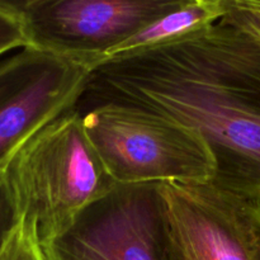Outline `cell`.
<instances>
[{"label":"cell","mask_w":260,"mask_h":260,"mask_svg":"<svg viewBox=\"0 0 260 260\" xmlns=\"http://www.w3.org/2000/svg\"><path fill=\"white\" fill-rule=\"evenodd\" d=\"M20 222L19 210L7 169L0 172V250Z\"/></svg>","instance_id":"11"},{"label":"cell","mask_w":260,"mask_h":260,"mask_svg":"<svg viewBox=\"0 0 260 260\" xmlns=\"http://www.w3.org/2000/svg\"><path fill=\"white\" fill-rule=\"evenodd\" d=\"M22 17L0 8V56L15 48L27 47Z\"/></svg>","instance_id":"12"},{"label":"cell","mask_w":260,"mask_h":260,"mask_svg":"<svg viewBox=\"0 0 260 260\" xmlns=\"http://www.w3.org/2000/svg\"><path fill=\"white\" fill-rule=\"evenodd\" d=\"M0 260H47L35 225L20 218L0 250Z\"/></svg>","instance_id":"9"},{"label":"cell","mask_w":260,"mask_h":260,"mask_svg":"<svg viewBox=\"0 0 260 260\" xmlns=\"http://www.w3.org/2000/svg\"><path fill=\"white\" fill-rule=\"evenodd\" d=\"M86 136L117 184L211 183L215 162L202 137L174 121L118 103L80 112Z\"/></svg>","instance_id":"3"},{"label":"cell","mask_w":260,"mask_h":260,"mask_svg":"<svg viewBox=\"0 0 260 260\" xmlns=\"http://www.w3.org/2000/svg\"><path fill=\"white\" fill-rule=\"evenodd\" d=\"M225 15L221 20L246 30L260 42V0H221Z\"/></svg>","instance_id":"10"},{"label":"cell","mask_w":260,"mask_h":260,"mask_svg":"<svg viewBox=\"0 0 260 260\" xmlns=\"http://www.w3.org/2000/svg\"><path fill=\"white\" fill-rule=\"evenodd\" d=\"M41 245L47 260H169L161 184H117Z\"/></svg>","instance_id":"4"},{"label":"cell","mask_w":260,"mask_h":260,"mask_svg":"<svg viewBox=\"0 0 260 260\" xmlns=\"http://www.w3.org/2000/svg\"><path fill=\"white\" fill-rule=\"evenodd\" d=\"M90 71L32 46L0 61V172L42 127L76 106Z\"/></svg>","instance_id":"7"},{"label":"cell","mask_w":260,"mask_h":260,"mask_svg":"<svg viewBox=\"0 0 260 260\" xmlns=\"http://www.w3.org/2000/svg\"><path fill=\"white\" fill-rule=\"evenodd\" d=\"M169 260H260V201L202 184H161Z\"/></svg>","instance_id":"6"},{"label":"cell","mask_w":260,"mask_h":260,"mask_svg":"<svg viewBox=\"0 0 260 260\" xmlns=\"http://www.w3.org/2000/svg\"><path fill=\"white\" fill-rule=\"evenodd\" d=\"M41 2H43V0H0V8L9 10L14 14L22 15L25 10Z\"/></svg>","instance_id":"13"},{"label":"cell","mask_w":260,"mask_h":260,"mask_svg":"<svg viewBox=\"0 0 260 260\" xmlns=\"http://www.w3.org/2000/svg\"><path fill=\"white\" fill-rule=\"evenodd\" d=\"M193 0H43L22 17L28 46L91 69L114 48Z\"/></svg>","instance_id":"5"},{"label":"cell","mask_w":260,"mask_h":260,"mask_svg":"<svg viewBox=\"0 0 260 260\" xmlns=\"http://www.w3.org/2000/svg\"><path fill=\"white\" fill-rule=\"evenodd\" d=\"M20 218L41 244L62 234L117 183L84 131L75 107L46 124L7 168Z\"/></svg>","instance_id":"2"},{"label":"cell","mask_w":260,"mask_h":260,"mask_svg":"<svg viewBox=\"0 0 260 260\" xmlns=\"http://www.w3.org/2000/svg\"><path fill=\"white\" fill-rule=\"evenodd\" d=\"M118 103L202 137L212 184L260 201V42L223 20L168 43L101 61L75 109Z\"/></svg>","instance_id":"1"},{"label":"cell","mask_w":260,"mask_h":260,"mask_svg":"<svg viewBox=\"0 0 260 260\" xmlns=\"http://www.w3.org/2000/svg\"><path fill=\"white\" fill-rule=\"evenodd\" d=\"M223 15L225 8L221 0H193L189 4L168 13L137 32L126 42L114 48L106 58L178 40L220 22Z\"/></svg>","instance_id":"8"}]
</instances>
